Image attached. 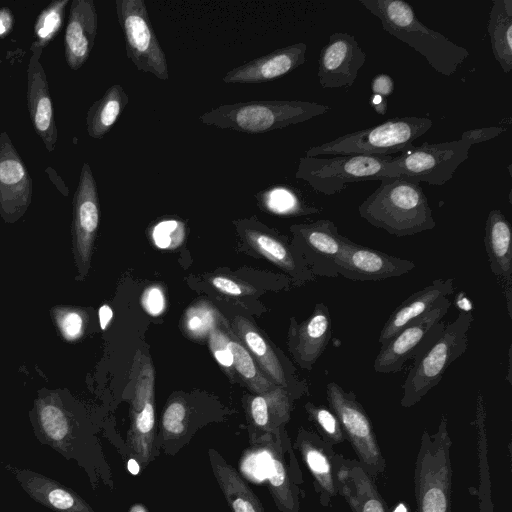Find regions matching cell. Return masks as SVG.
<instances>
[{
  "instance_id": "50",
  "label": "cell",
  "mask_w": 512,
  "mask_h": 512,
  "mask_svg": "<svg viewBox=\"0 0 512 512\" xmlns=\"http://www.w3.org/2000/svg\"><path fill=\"white\" fill-rule=\"evenodd\" d=\"M508 375H507V379L509 381V383L511 384V349H509V352H508Z\"/></svg>"
},
{
  "instance_id": "4",
  "label": "cell",
  "mask_w": 512,
  "mask_h": 512,
  "mask_svg": "<svg viewBox=\"0 0 512 512\" xmlns=\"http://www.w3.org/2000/svg\"><path fill=\"white\" fill-rule=\"evenodd\" d=\"M451 447L444 414L434 433L424 430L421 436L414 468L417 512H451Z\"/></svg>"
},
{
  "instance_id": "32",
  "label": "cell",
  "mask_w": 512,
  "mask_h": 512,
  "mask_svg": "<svg viewBox=\"0 0 512 512\" xmlns=\"http://www.w3.org/2000/svg\"><path fill=\"white\" fill-rule=\"evenodd\" d=\"M213 475L232 512H265L263 505L239 472L214 448L208 449Z\"/></svg>"
},
{
  "instance_id": "22",
  "label": "cell",
  "mask_w": 512,
  "mask_h": 512,
  "mask_svg": "<svg viewBox=\"0 0 512 512\" xmlns=\"http://www.w3.org/2000/svg\"><path fill=\"white\" fill-rule=\"evenodd\" d=\"M331 337V314L325 303H317L312 314L301 323L291 319L288 345L295 361L303 369L312 370Z\"/></svg>"
},
{
  "instance_id": "8",
  "label": "cell",
  "mask_w": 512,
  "mask_h": 512,
  "mask_svg": "<svg viewBox=\"0 0 512 512\" xmlns=\"http://www.w3.org/2000/svg\"><path fill=\"white\" fill-rule=\"evenodd\" d=\"M474 144L475 141L464 132L458 140L413 146L386 163V177H403L416 183L442 186L468 159Z\"/></svg>"
},
{
  "instance_id": "10",
  "label": "cell",
  "mask_w": 512,
  "mask_h": 512,
  "mask_svg": "<svg viewBox=\"0 0 512 512\" xmlns=\"http://www.w3.org/2000/svg\"><path fill=\"white\" fill-rule=\"evenodd\" d=\"M329 409L337 417L358 461L376 480L384 474L386 461L380 450L372 422L353 391L331 381L326 386Z\"/></svg>"
},
{
  "instance_id": "29",
  "label": "cell",
  "mask_w": 512,
  "mask_h": 512,
  "mask_svg": "<svg viewBox=\"0 0 512 512\" xmlns=\"http://www.w3.org/2000/svg\"><path fill=\"white\" fill-rule=\"evenodd\" d=\"M22 489L37 503L54 512H95L74 490L28 469L8 466Z\"/></svg>"
},
{
  "instance_id": "15",
  "label": "cell",
  "mask_w": 512,
  "mask_h": 512,
  "mask_svg": "<svg viewBox=\"0 0 512 512\" xmlns=\"http://www.w3.org/2000/svg\"><path fill=\"white\" fill-rule=\"evenodd\" d=\"M268 456L267 484L279 512H300L302 472L286 429L260 444Z\"/></svg>"
},
{
  "instance_id": "36",
  "label": "cell",
  "mask_w": 512,
  "mask_h": 512,
  "mask_svg": "<svg viewBox=\"0 0 512 512\" xmlns=\"http://www.w3.org/2000/svg\"><path fill=\"white\" fill-rule=\"evenodd\" d=\"M257 201L265 210L277 215H303L319 213L316 207L305 204L299 195L286 186H272L256 194Z\"/></svg>"
},
{
  "instance_id": "14",
  "label": "cell",
  "mask_w": 512,
  "mask_h": 512,
  "mask_svg": "<svg viewBox=\"0 0 512 512\" xmlns=\"http://www.w3.org/2000/svg\"><path fill=\"white\" fill-rule=\"evenodd\" d=\"M99 219L100 204L97 184L90 165L84 162L73 197L71 225L72 252L77 268L76 280H83L88 275Z\"/></svg>"
},
{
  "instance_id": "35",
  "label": "cell",
  "mask_w": 512,
  "mask_h": 512,
  "mask_svg": "<svg viewBox=\"0 0 512 512\" xmlns=\"http://www.w3.org/2000/svg\"><path fill=\"white\" fill-rule=\"evenodd\" d=\"M220 325L228 336V346L233 356L235 372L245 385L256 394H262L275 388L277 385L262 373L251 354L222 315L220 316Z\"/></svg>"
},
{
  "instance_id": "2",
  "label": "cell",
  "mask_w": 512,
  "mask_h": 512,
  "mask_svg": "<svg viewBox=\"0 0 512 512\" xmlns=\"http://www.w3.org/2000/svg\"><path fill=\"white\" fill-rule=\"evenodd\" d=\"M374 227L397 237L412 236L436 226L432 209L419 183L403 177L387 178L358 207Z\"/></svg>"
},
{
  "instance_id": "20",
  "label": "cell",
  "mask_w": 512,
  "mask_h": 512,
  "mask_svg": "<svg viewBox=\"0 0 512 512\" xmlns=\"http://www.w3.org/2000/svg\"><path fill=\"white\" fill-rule=\"evenodd\" d=\"M27 67V106L34 131L46 150L53 152L58 138L52 100L41 63L43 49L32 42Z\"/></svg>"
},
{
  "instance_id": "27",
  "label": "cell",
  "mask_w": 512,
  "mask_h": 512,
  "mask_svg": "<svg viewBox=\"0 0 512 512\" xmlns=\"http://www.w3.org/2000/svg\"><path fill=\"white\" fill-rule=\"evenodd\" d=\"M98 29L93 0H73L65 28L64 56L71 70L80 69L90 56Z\"/></svg>"
},
{
  "instance_id": "24",
  "label": "cell",
  "mask_w": 512,
  "mask_h": 512,
  "mask_svg": "<svg viewBox=\"0 0 512 512\" xmlns=\"http://www.w3.org/2000/svg\"><path fill=\"white\" fill-rule=\"evenodd\" d=\"M295 398L294 394L280 386L252 397L248 403L252 428L249 430L250 442L259 445L268 437L285 430Z\"/></svg>"
},
{
  "instance_id": "21",
  "label": "cell",
  "mask_w": 512,
  "mask_h": 512,
  "mask_svg": "<svg viewBox=\"0 0 512 512\" xmlns=\"http://www.w3.org/2000/svg\"><path fill=\"white\" fill-rule=\"evenodd\" d=\"M293 447L313 479L320 503L328 506L337 490L338 454L332 445L324 441L317 432L299 428Z\"/></svg>"
},
{
  "instance_id": "5",
  "label": "cell",
  "mask_w": 512,
  "mask_h": 512,
  "mask_svg": "<svg viewBox=\"0 0 512 512\" xmlns=\"http://www.w3.org/2000/svg\"><path fill=\"white\" fill-rule=\"evenodd\" d=\"M432 125L433 121L427 117H395L376 126L312 146L305 151V156L402 154L412 148L413 142L424 135Z\"/></svg>"
},
{
  "instance_id": "19",
  "label": "cell",
  "mask_w": 512,
  "mask_h": 512,
  "mask_svg": "<svg viewBox=\"0 0 512 512\" xmlns=\"http://www.w3.org/2000/svg\"><path fill=\"white\" fill-rule=\"evenodd\" d=\"M367 55L354 35L335 32L320 51L318 78L323 88L351 87Z\"/></svg>"
},
{
  "instance_id": "51",
  "label": "cell",
  "mask_w": 512,
  "mask_h": 512,
  "mask_svg": "<svg viewBox=\"0 0 512 512\" xmlns=\"http://www.w3.org/2000/svg\"><path fill=\"white\" fill-rule=\"evenodd\" d=\"M329 512H332V511H329Z\"/></svg>"
},
{
  "instance_id": "25",
  "label": "cell",
  "mask_w": 512,
  "mask_h": 512,
  "mask_svg": "<svg viewBox=\"0 0 512 512\" xmlns=\"http://www.w3.org/2000/svg\"><path fill=\"white\" fill-rule=\"evenodd\" d=\"M234 333L251 354L262 373L275 385L289 390L296 397L307 391L304 383L291 378L279 356L246 318L236 316L231 325Z\"/></svg>"
},
{
  "instance_id": "30",
  "label": "cell",
  "mask_w": 512,
  "mask_h": 512,
  "mask_svg": "<svg viewBox=\"0 0 512 512\" xmlns=\"http://www.w3.org/2000/svg\"><path fill=\"white\" fill-rule=\"evenodd\" d=\"M454 278L435 279L431 284L405 299L384 323L378 342L386 344L412 320L433 309L443 298L453 294Z\"/></svg>"
},
{
  "instance_id": "17",
  "label": "cell",
  "mask_w": 512,
  "mask_h": 512,
  "mask_svg": "<svg viewBox=\"0 0 512 512\" xmlns=\"http://www.w3.org/2000/svg\"><path fill=\"white\" fill-rule=\"evenodd\" d=\"M291 231L314 276H338L337 260L345 236L339 233L333 221L320 219L312 223L298 224L292 226Z\"/></svg>"
},
{
  "instance_id": "43",
  "label": "cell",
  "mask_w": 512,
  "mask_h": 512,
  "mask_svg": "<svg viewBox=\"0 0 512 512\" xmlns=\"http://www.w3.org/2000/svg\"><path fill=\"white\" fill-rule=\"evenodd\" d=\"M372 98L371 105L374 110L384 115L387 111V98L394 91L393 79L384 73H379L371 81Z\"/></svg>"
},
{
  "instance_id": "31",
  "label": "cell",
  "mask_w": 512,
  "mask_h": 512,
  "mask_svg": "<svg viewBox=\"0 0 512 512\" xmlns=\"http://www.w3.org/2000/svg\"><path fill=\"white\" fill-rule=\"evenodd\" d=\"M246 242L265 258L290 273L295 280L303 282L314 279L313 273L303 257L284 240L260 228L250 225L242 227Z\"/></svg>"
},
{
  "instance_id": "39",
  "label": "cell",
  "mask_w": 512,
  "mask_h": 512,
  "mask_svg": "<svg viewBox=\"0 0 512 512\" xmlns=\"http://www.w3.org/2000/svg\"><path fill=\"white\" fill-rule=\"evenodd\" d=\"M68 0L51 2L38 15L34 24L36 44L44 49L59 33Z\"/></svg>"
},
{
  "instance_id": "40",
  "label": "cell",
  "mask_w": 512,
  "mask_h": 512,
  "mask_svg": "<svg viewBox=\"0 0 512 512\" xmlns=\"http://www.w3.org/2000/svg\"><path fill=\"white\" fill-rule=\"evenodd\" d=\"M305 410L324 441L334 447L346 439L337 417L330 409L308 402Z\"/></svg>"
},
{
  "instance_id": "41",
  "label": "cell",
  "mask_w": 512,
  "mask_h": 512,
  "mask_svg": "<svg viewBox=\"0 0 512 512\" xmlns=\"http://www.w3.org/2000/svg\"><path fill=\"white\" fill-rule=\"evenodd\" d=\"M151 237L158 248L174 249L185 237V226L176 219L162 220L153 227Z\"/></svg>"
},
{
  "instance_id": "23",
  "label": "cell",
  "mask_w": 512,
  "mask_h": 512,
  "mask_svg": "<svg viewBox=\"0 0 512 512\" xmlns=\"http://www.w3.org/2000/svg\"><path fill=\"white\" fill-rule=\"evenodd\" d=\"M306 52L307 45L303 42L276 49L227 71L222 81L226 84L273 81L304 64Z\"/></svg>"
},
{
  "instance_id": "46",
  "label": "cell",
  "mask_w": 512,
  "mask_h": 512,
  "mask_svg": "<svg viewBox=\"0 0 512 512\" xmlns=\"http://www.w3.org/2000/svg\"><path fill=\"white\" fill-rule=\"evenodd\" d=\"M505 130L502 126H491L484 128H477L465 131L469 137H471L475 143H481L490 139H493L503 133Z\"/></svg>"
},
{
  "instance_id": "13",
  "label": "cell",
  "mask_w": 512,
  "mask_h": 512,
  "mask_svg": "<svg viewBox=\"0 0 512 512\" xmlns=\"http://www.w3.org/2000/svg\"><path fill=\"white\" fill-rule=\"evenodd\" d=\"M155 375L149 357H143L134 377L130 427L126 446L138 465L145 469L157 456L155 449Z\"/></svg>"
},
{
  "instance_id": "18",
  "label": "cell",
  "mask_w": 512,
  "mask_h": 512,
  "mask_svg": "<svg viewBox=\"0 0 512 512\" xmlns=\"http://www.w3.org/2000/svg\"><path fill=\"white\" fill-rule=\"evenodd\" d=\"M411 260L355 243L345 236L338 260V275L353 281H378L402 276L415 268Z\"/></svg>"
},
{
  "instance_id": "28",
  "label": "cell",
  "mask_w": 512,
  "mask_h": 512,
  "mask_svg": "<svg viewBox=\"0 0 512 512\" xmlns=\"http://www.w3.org/2000/svg\"><path fill=\"white\" fill-rule=\"evenodd\" d=\"M512 233L506 216L499 210L489 212L485 222L484 245L492 273L503 284L507 311L511 317Z\"/></svg>"
},
{
  "instance_id": "7",
  "label": "cell",
  "mask_w": 512,
  "mask_h": 512,
  "mask_svg": "<svg viewBox=\"0 0 512 512\" xmlns=\"http://www.w3.org/2000/svg\"><path fill=\"white\" fill-rule=\"evenodd\" d=\"M34 433L38 440L59 452L66 459H74L89 472L93 465L89 456H98L100 447L91 444L72 411L56 392L39 395L30 412Z\"/></svg>"
},
{
  "instance_id": "42",
  "label": "cell",
  "mask_w": 512,
  "mask_h": 512,
  "mask_svg": "<svg viewBox=\"0 0 512 512\" xmlns=\"http://www.w3.org/2000/svg\"><path fill=\"white\" fill-rule=\"evenodd\" d=\"M207 340L210 351L218 364L229 377L234 378L236 372L233 356L228 346V336L220 323L210 332Z\"/></svg>"
},
{
  "instance_id": "9",
  "label": "cell",
  "mask_w": 512,
  "mask_h": 512,
  "mask_svg": "<svg viewBox=\"0 0 512 512\" xmlns=\"http://www.w3.org/2000/svg\"><path fill=\"white\" fill-rule=\"evenodd\" d=\"M392 156L337 155L331 158L301 157L295 177L316 192L330 196L348 185L363 181H382L386 163Z\"/></svg>"
},
{
  "instance_id": "34",
  "label": "cell",
  "mask_w": 512,
  "mask_h": 512,
  "mask_svg": "<svg viewBox=\"0 0 512 512\" xmlns=\"http://www.w3.org/2000/svg\"><path fill=\"white\" fill-rule=\"evenodd\" d=\"M487 31L494 58L505 73L512 68V0H493Z\"/></svg>"
},
{
  "instance_id": "12",
  "label": "cell",
  "mask_w": 512,
  "mask_h": 512,
  "mask_svg": "<svg viewBox=\"0 0 512 512\" xmlns=\"http://www.w3.org/2000/svg\"><path fill=\"white\" fill-rule=\"evenodd\" d=\"M451 301L443 298L433 309L412 320L386 344L381 346L374 360L378 373L400 372L410 359L418 358L439 337L445 327L442 319Z\"/></svg>"
},
{
  "instance_id": "48",
  "label": "cell",
  "mask_w": 512,
  "mask_h": 512,
  "mask_svg": "<svg viewBox=\"0 0 512 512\" xmlns=\"http://www.w3.org/2000/svg\"><path fill=\"white\" fill-rule=\"evenodd\" d=\"M99 324L102 330H105L113 318V311L109 305H102L98 311Z\"/></svg>"
},
{
  "instance_id": "1",
  "label": "cell",
  "mask_w": 512,
  "mask_h": 512,
  "mask_svg": "<svg viewBox=\"0 0 512 512\" xmlns=\"http://www.w3.org/2000/svg\"><path fill=\"white\" fill-rule=\"evenodd\" d=\"M359 2L381 21L384 31L420 53L436 72L451 76L468 58L465 47L428 28L409 3L402 0Z\"/></svg>"
},
{
  "instance_id": "26",
  "label": "cell",
  "mask_w": 512,
  "mask_h": 512,
  "mask_svg": "<svg viewBox=\"0 0 512 512\" xmlns=\"http://www.w3.org/2000/svg\"><path fill=\"white\" fill-rule=\"evenodd\" d=\"M337 490L352 512H390L375 480L360 462L338 454Z\"/></svg>"
},
{
  "instance_id": "6",
  "label": "cell",
  "mask_w": 512,
  "mask_h": 512,
  "mask_svg": "<svg viewBox=\"0 0 512 512\" xmlns=\"http://www.w3.org/2000/svg\"><path fill=\"white\" fill-rule=\"evenodd\" d=\"M473 320L471 313L460 311L432 345L415 359L402 385V407L410 408L419 403L442 380L448 367L464 354Z\"/></svg>"
},
{
  "instance_id": "37",
  "label": "cell",
  "mask_w": 512,
  "mask_h": 512,
  "mask_svg": "<svg viewBox=\"0 0 512 512\" xmlns=\"http://www.w3.org/2000/svg\"><path fill=\"white\" fill-rule=\"evenodd\" d=\"M221 314L207 301H198L190 306L182 319L184 333L193 340L207 339L210 332L219 325Z\"/></svg>"
},
{
  "instance_id": "47",
  "label": "cell",
  "mask_w": 512,
  "mask_h": 512,
  "mask_svg": "<svg viewBox=\"0 0 512 512\" xmlns=\"http://www.w3.org/2000/svg\"><path fill=\"white\" fill-rule=\"evenodd\" d=\"M14 24L13 14L7 7L0 8V38L10 34Z\"/></svg>"
},
{
  "instance_id": "16",
  "label": "cell",
  "mask_w": 512,
  "mask_h": 512,
  "mask_svg": "<svg viewBox=\"0 0 512 512\" xmlns=\"http://www.w3.org/2000/svg\"><path fill=\"white\" fill-rule=\"evenodd\" d=\"M32 202V180L7 132L0 133V216L18 221Z\"/></svg>"
},
{
  "instance_id": "45",
  "label": "cell",
  "mask_w": 512,
  "mask_h": 512,
  "mask_svg": "<svg viewBox=\"0 0 512 512\" xmlns=\"http://www.w3.org/2000/svg\"><path fill=\"white\" fill-rule=\"evenodd\" d=\"M210 282L218 291L230 296L251 295L256 292L255 288L247 283L224 275L214 276L210 279Z\"/></svg>"
},
{
  "instance_id": "3",
  "label": "cell",
  "mask_w": 512,
  "mask_h": 512,
  "mask_svg": "<svg viewBox=\"0 0 512 512\" xmlns=\"http://www.w3.org/2000/svg\"><path fill=\"white\" fill-rule=\"evenodd\" d=\"M330 106L299 100H265L222 104L202 113L207 126L246 134H263L323 115Z\"/></svg>"
},
{
  "instance_id": "44",
  "label": "cell",
  "mask_w": 512,
  "mask_h": 512,
  "mask_svg": "<svg viewBox=\"0 0 512 512\" xmlns=\"http://www.w3.org/2000/svg\"><path fill=\"white\" fill-rule=\"evenodd\" d=\"M140 300L146 313L153 317L161 315L165 310V295L159 285H151L147 287L143 291Z\"/></svg>"
},
{
  "instance_id": "49",
  "label": "cell",
  "mask_w": 512,
  "mask_h": 512,
  "mask_svg": "<svg viewBox=\"0 0 512 512\" xmlns=\"http://www.w3.org/2000/svg\"><path fill=\"white\" fill-rule=\"evenodd\" d=\"M390 512H410V509L405 502H399Z\"/></svg>"
},
{
  "instance_id": "38",
  "label": "cell",
  "mask_w": 512,
  "mask_h": 512,
  "mask_svg": "<svg viewBox=\"0 0 512 512\" xmlns=\"http://www.w3.org/2000/svg\"><path fill=\"white\" fill-rule=\"evenodd\" d=\"M50 315L63 340L76 342L84 336L88 323L85 309L58 305L51 308Z\"/></svg>"
},
{
  "instance_id": "11",
  "label": "cell",
  "mask_w": 512,
  "mask_h": 512,
  "mask_svg": "<svg viewBox=\"0 0 512 512\" xmlns=\"http://www.w3.org/2000/svg\"><path fill=\"white\" fill-rule=\"evenodd\" d=\"M115 9L128 59L138 71L168 80L166 55L152 27L145 1L116 0Z\"/></svg>"
},
{
  "instance_id": "33",
  "label": "cell",
  "mask_w": 512,
  "mask_h": 512,
  "mask_svg": "<svg viewBox=\"0 0 512 512\" xmlns=\"http://www.w3.org/2000/svg\"><path fill=\"white\" fill-rule=\"evenodd\" d=\"M128 102L129 97L123 86L120 84L110 86L87 111L88 135L93 139L104 138L116 124Z\"/></svg>"
}]
</instances>
